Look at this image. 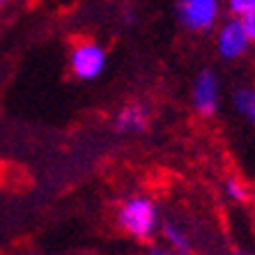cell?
Returning <instances> with one entry per match:
<instances>
[{
  "instance_id": "cell-6",
  "label": "cell",
  "mask_w": 255,
  "mask_h": 255,
  "mask_svg": "<svg viewBox=\"0 0 255 255\" xmlns=\"http://www.w3.org/2000/svg\"><path fill=\"white\" fill-rule=\"evenodd\" d=\"M149 122V111L145 104H129V106H125L122 111H120L118 115H115V131L118 133H140V131H145V127H147Z\"/></svg>"
},
{
  "instance_id": "cell-3",
  "label": "cell",
  "mask_w": 255,
  "mask_h": 255,
  "mask_svg": "<svg viewBox=\"0 0 255 255\" xmlns=\"http://www.w3.org/2000/svg\"><path fill=\"white\" fill-rule=\"evenodd\" d=\"M106 51L97 42H78L69 53V65L74 76L81 81H95L106 69Z\"/></svg>"
},
{
  "instance_id": "cell-2",
  "label": "cell",
  "mask_w": 255,
  "mask_h": 255,
  "mask_svg": "<svg viewBox=\"0 0 255 255\" xmlns=\"http://www.w3.org/2000/svg\"><path fill=\"white\" fill-rule=\"evenodd\" d=\"M221 14V0H179L177 18L191 32H207L216 25Z\"/></svg>"
},
{
  "instance_id": "cell-12",
  "label": "cell",
  "mask_w": 255,
  "mask_h": 255,
  "mask_svg": "<svg viewBox=\"0 0 255 255\" xmlns=\"http://www.w3.org/2000/svg\"><path fill=\"white\" fill-rule=\"evenodd\" d=\"M152 255H186V253H182V251H175V249H152Z\"/></svg>"
},
{
  "instance_id": "cell-8",
  "label": "cell",
  "mask_w": 255,
  "mask_h": 255,
  "mask_svg": "<svg viewBox=\"0 0 255 255\" xmlns=\"http://www.w3.org/2000/svg\"><path fill=\"white\" fill-rule=\"evenodd\" d=\"M163 237H166L168 246L175 251H182V253H189L191 244H189V237L184 235V230L179 226H175V223H166L163 226Z\"/></svg>"
},
{
  "instance_id": "cell-9",
  "label": "cell",
  "mask_w": 255,
  "mask_h": 255,
  "mask_svg": "<svg viewBox=\"0 0 255 255\" xmlns=\"http://www.w3.org/2000/svg\"><path fill=\"white\" fill-rule=\"evenodd\" d=\"M223 191H226V196L230 198V200H235V202H244L246 200V186L239 182V179H235V177H228L226 179V186H223Z\"/></svg>"
},
{
  "instance_id": "cell-5",
  "label": "cell",
  "mask_w": 255,
  "mask_h": 255,
  "mask_svg": "<svg viewBox=\"0 0 255 255\" xmlns=\"http://www.w3.org/2000/svg\"><path fill=\"white\" fill-rule=\"evenodd\" d=\"M191 101L196 113H200L202 118L216 113L219 108V78L212 69H202L193 81V90H191Z\"/></svg>"
},
{
  "instance_id": "cell-4",
  "label": "cell",
  "mask_w": 255,
  "mask_h": 255,
  "mask_svg": "<svg viewBox=\"0 0 255 255\" xmlns=\"http://www.w3.org/2000/svg\"><path fill=\"white\" fill-rule=\"evenodd\" d=\"M251 46V39L246 35V30L242 25V18L232 16L226 23H221L219 32H216V51L223 60H239L242 55H246Z\"/></svg>"
},
{
  "instance_id": "cell-14",
  "label": "cell",
  "mask_w": 255,
  "mask_h": 255,
  "mask_svg": "<svg viewBox=\"0 0 255 255\" xmlns=\"http://www.w3.org/2000/svg\"><path fill=\"white\" fill-rule=\"evenodd\" d=\"M5 2H7V0H0V7H2V5H5Z\"/></svg>"
},
{
  "instance_id": "cell-11",
  "label": "cell",
  "mask_w": 255,
  "mask_h": 255,
  "mask_svg": "<svg viewBox=\"0 0 255 255\" xmlns=\"http://www.w3.org/2000/svg\"><path fill=\"white\" fill-rule=\"evenodd\" d=\"M226 5H228V9H230L232 16H242L249 7L255 5V0H226Z\"/></svg>"
},
{
  "instance_id": "cell-7",
  "label": "cell",
  "mask_w": 255,
  "mask_h": 255,
  "mask_svg": "<svg viewBox=\"0 0 255 255\" xmlns=\"http://www.w3.org/2000/svg\"><path fill=\"white\" fill-rule=\"evenodd\" d=\"M232 106L242 115L244 120H249L251 125H255V88H242L232 95Z\"/></svg>"
},
{
  "instance_id": "cell-10",
  "label": "cell",
  "mask_w": 255,
  "mask_h": 255,
  "mask_svg": "<svg viewBox=\"0 0 255 255\" xmlns=\"http://www.w3.org/2000/svg\"><path fill=\"white\" fill-rule=\"evenodd\" d=\"M239 18H242V25H244V30H246V35H249L251 44H255V5L249 7Z\"/></svg>"
},
{
  "instance_id": "cell-1",
  "label": "cell",
  "mask_w": 255,
  "mask_h": 255,
  "mask_svg": "<svg viewBox=\"0 0 255 255\" xmlns=\"http://www.w3.org/2000/svg\"><path fill=\"white\" fill-rule=\"evenodd\" d=\"M118 223L122 230H127L131 237L136 239H147L152 237L159 228V212L156 205L149 198L133 196L129 200L122 202V207L118 212Z\"/></svg>"
},
{
  "instance_id": "cell-13",
  "label": "cell",
  "mask_w": 255,
  "mask_h": 255,
  "mask_svg": "<svg viewBox=\"0 0 255 255\" xmlns=\"http://www.w3.org/2000/svg\"><path fill=\"white\" fill-rule=\"evenodd\" d=\"M237 255H255V253H237Z\"/></svg>"
}]
</instances>
